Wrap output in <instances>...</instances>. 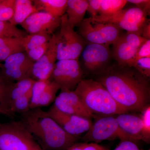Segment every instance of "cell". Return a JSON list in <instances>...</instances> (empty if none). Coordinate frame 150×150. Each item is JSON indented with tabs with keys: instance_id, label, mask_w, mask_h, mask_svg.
I'll return each instance as SVG.
<instances>
[{
	"instance_id": "obj_26",
	"label": "cell",
	"mask_w": 150,
	"mask_h": 150,
	"mask_svg": "<svg viewBox=\"0 0 150 150\" xmlns=\"http://www.w3.org/2000/svg\"><path fill=\"white\" fill-rule=\"evenodd\" d=\"M127 3L126 0H101L99 15L114 14L123 9Z\"/></svg>"
},
{
	"instance_id": "obj_27",
	"label": "cell",
	"mask_w": 150,
	"mask_h": 150,
	"mask_svg": "<svg viewBox=\"0 0 150 150\" xmlns=\"http://www.w3.org/2000/svg\"><path fill=\"white\" fill-rule=\"evenodd\" d=\"M32 93V90L13 100L11 104V112L16 115V113L22 114L29 111Z\"/></svg>"
},
{
	"instance_id": "obj_41",
	"label": "cell",
	"mask_w": 150,
	"mask_h": 150,
	"mask_svg": "<svg viewBox=\"0 0 150 150\" xmlns=\"http://www.w3.org/2000/svg\"><path fill=\"white\" fill-rule=\"evenodd\" d=\"M2 1V0H0V3Z\"/></svg>"
},
{
	"instance_id": "obj_4",
	"label": "cell",
	"mask_w": 150,
	"mask_h": 150,
	"mask_svg": "<svg viewBox=\"0 0 150 150\" xmlns=\"http://www.w3.org/2000/svg\"><path fill=\"white\" fill-rule=\"evenodd\" d=\"M20 120L0 125V150H41Z\"/></svg>"
},
{
	"instance_id": "obj_42",
	"label": "cell",
	"mask_w": 150,
	"mask_h": 150,
	"mask_svg": "<svg viewBox=\"0 0 150 150\" xmlns=\"http://www.w3.org/2000/svg\"><path fill=\"white\" fill-rule=\"evenodd\" d=\"M1 122H0V125H1Z\"/></svg>"
},
{
	"instance_id": "obj_23",
	"label": "cell",
	"mask_w": 150,
	"mask_h": 150,
	"mask_svg": "<svg viewBox=\"0 0 150 150\" xmlns=\"http://www.w3.org/2000/svg\"><path fill=\"white\" fill-rule=\"evenodd\" d=\"M25 51L22 38H0V63L13 54Z\"/></svg>"
},
{
	"instance_id": "obj_24",
	"label": "cell",
	"mask_w": 150,
	"mask_h": 150,
	"mask_svg": "<svg viewBox=\"0 0 150 150\" xmlns=\"http://www.w3.org/2000/svg\"><path fill=\"white\" fill-rule=\"evenodd\" d=\"M52 35L45 33L30 34L22 38V46L25 52L36 48L38 46L48 43L51 40Z\"/></svg>"
},
{
	"instance_id": "obj_32",
	"label": "cell",
	"mask_w": 150,
	"mask_h": 150,
	"mask_svg": "<svg viewBox=\"0 0 150 150\" xmlns=\"http://www.w3.org/2000/svg\"><path fill=\"white\" fill-rule=\"evenodd\" d=\"M49 41L25 52V53L32 61L36 62L46 53L49 46Z\"/></svg>"
},
{
	"instance_id": "obj_40",
	"label": "cell",
	"mask_w": 150,
	"mask_h": 150,
	"mask_svg": "<svg viewBox=\"0 0 150 150\" xmlns=\"http://www.w3.org/2000/svg\"><path fill=\"white\" fill-rule=\"evenodd\" d=\"M1 63H0V68H1Z\"/></svg>"
},
{
	"instance_id": "obj_15",
	"label": "cell",
	"mask_w": 150,
	"mask_h": 150,
	"mask_svg": "<svg viewBox=\"0 0 150 150\" xmlns=\"http://www.w3.org/2000/svg\"><path fill=\"white\" fill-rule=\"evenodd\" d=\"M21 26L29 34L42 33L52 35L61 25V18H56L43 11L32 14Z\"/></svg>"
},
{
	"instance_id": "obj_34",
	"label": "cell",
	"mask_w": 150,
	"mask_h": 150,
	"mask_svg": "<svg viewBox=\"0 0 150 150\" xmlns=\"http://www.w3.org/2000/svg\"><path fill=\"white\" fill-rule=\"evenodd\" d=\"M144 57H150V39L146 40L142 43L138 49L134 59Z\"/></svg>"
},
{
	"instance_id": "obj_18",
	"label": "cell",
	"mask_w": 150,
	"mask_h": 150,
	"mask_svg": "<svg viewBox=\"0 0 150 150\" xmlns=\"http://www.w3.org/2000/svg\"><path fill=\"white\" fill-rule=\"evenodd\" d=\"M115 117L120 128L136 142L143 141L146 142L141 117L127 113L118 114Z\"/></svg>"
},
{
	"instance_id": "obj_30",
	"label": "cell",
	"mask_w": 150,
	"mask_h": 150,
	"mask_svg": "<svg viewBox=\"0 0 150 150\" xmlns=\"http://www.w3.org/2000/svg\"><path fill=\"white\" fill-rule=\"evenodd\" d=\"M129 67H133L142 74L150 78V57L134 59Z\"/></svg>"
},
{
	"instance_id": "obj_43",
	"label": "cell",
	"mask_w": 150,
	"mask_h": 150,
	"mask_svg": "<svg viewBox=\"0 0 150 150\" xmlns=\"http://www.w3.org/2000/svg\"><path fill=\"white\" fill-rule=\"evenodd\" d=\"M149 150H150L149 149Z\"/></svg>"
},
{
	"instance_id": "obj_38",
	"label": "cell",
	"mask_w": 150,
	"mask_h": 150,
	"mask_svg": "<svg viewBox=\"0 0 150 150\" xmlns=\"http://www.w3.org/2000/svg\"><path fill=\"white\" fill-rule=\"evenodd\" d=\"M142 36L146 40L150 39V22L148 23L143 29Z\"/></svg>"
},
{
	"instance_id": "obj_20",
	"label": "cell",
	"mask_w": 150,
	"mask_h": 150,
	"mask_svg": "<svg viewBox=\"0 0 150 150\" xmlns=\"http://www.w3.org/2000/svg\"><path fill=\"white\" fill-rule=\"evenodd\" d=\"M13 83L0 71V113L11 118L16 115L11 110L10 93Z\"/></svg>"
},
{
	"instance_id": "obj_2",
	"label": "cell",
	"mask_w": 150,
	"mask_h": 150,
	"mask_svg": "<svg viewBox=\"0 0 150 150\" xmlns=\"http://www.w3.org/2000/svg\"><path fill=\"white\" fill-rule=\"evenodd\" d=\"M20 121L42 150H67L79 139L64 131L41 108L21 114Z\"/></svg>"
},
{
	"instance_id": "obj_9",
	"label": "cell",
	"mask_w": 150,
	"mask_h": 150,
	"mask_svg": "<svg viewBox=\"0 0 150 150\" xmlns=\"http://www.w3.org/2000/svg\"><path fill=\"white\" fill-rule=\"evenodd\" d=\"M83 77V71L79 60L63 59L55 64L50 79L59 86L61 90L74 91Z\"/></svg>"
},
{
	"instance_id": "obj_8",
	"label": "cell",
	"mask_w": 150,
	"mask_h": 150,
	"mask_svg": "<svg viewBox=\"0 0 150 150\" xmlns=\"http://www.w3.org/2000/svg\"><path fill=\"white\" fill-rule=\"evenodd\" d=\"M123 33L115 24L93 22L89 18H84L79 26V34L87 43L109 46L115 43Z\"/></svg>"
},
{
	"instance_id": "obj_39",
	"label": "cell",
	"mask_w": 150,
	"mask_h": 150,
	"mask_svg": "<svg viewBox=\"0 0 150 150\" xmlns=\"http://www.w3.org/2000/svg\"><path fill=\"white\" fill-rule=\"evenodd\" d=\"M103 150H108V149H106V148H104V149Z\"/></svg>"
},
{
	"instance_id": "obj_35",
	"label": "cell",
	"mask_w": 150,
	"mask_h": 150,
	"mask_svg": "<svg viewBox=\"0 0 150 150\" xmlns=\"http://www.w3.org/2000/svg\"><path fill=\"white\" fill-rule=\"evenodd\" d=\"M101 0H88V1L87 10L90 14L91 17L99 15Z\"/></svg>"
},
{
	"instance_id": "obj_28",
	"label": "cell",
	"mask_w": 150,
	"mask_h": 150,
	"mask_svg": "<svg viewBox=\"0 0 150 150\" xmlns=\"http://www.w3.org/2000/svg\"><path fill=\"white\" fill-rule=\"evenodd\" d=\"M27 35L23 30L19 29L9 22H0V38H22Z\"/></svg>"
},
{
	"instance_id": "obj_37",
	"label": "cell",
	"mask_w": 150,
	"mask_h": 150,
	"mask_svg": "<svg viewBox=\"0 0 150 150\" xmlns=\"http://www.w3.org/2000/svg\"><path fill=\"white\" fill-rule=\"evenodd\" d=\"M127 2L134 4L137 7L144 11L148 15L149 14L150 8V1L149 0H129Z\"/></svg>"
},
{
	"instance_id": "obj_12",
	"label": "cell",
	"mask_w": 150,
	"mask_h": 150,
	"mask_svg": "<svg viewBox=\"0 0 150 150\" xmlns=\"http://www.w3.org/2000/svg\"><path fill=\"white\" fill-rule=\"evenodd\" d=\"M4 62L0 68L1 72L10 80L17 81L32 78L34 62L30 59L25 51L11 55Z\"/></svg>"
},
{
	"instance_id": "obj_7",
	"label": "cell",
	"mask_w": 150,
	"mask_h": 150,
	"mask_svg": "<svg viewBox=\"0 0 150 150\" xmlns=\"http://www.w3.org/2000/svg\"><path fill=\"white\" fill-rule=\"evenodd\" d=\"M119 139L121 142H136L119 127L115 116H102L98 118L82 138L86 143H98L104 141Z\"/></svg>"
},
{
	"instance_id": "obj_33",
	"label": "cell",
	"mask_w": 150,
	"mask_h": 150,
	"mask_svg": "<svg viewBox=\"0 0 150 150\" xmlns=\"http://www.w3.org/2000/svg\"><path fill=\"white\" fill-rule=\"evenodd\" d=\"M104 147L93 143H76L67 150H103Z\"/></svg>"
},
{
	"instance_id": "obj_17",
	"label": "cell",
	"mask_w": 150,
	"mask_h": 150,
	"mask_svg": "<svg viewBox=\"0 0 150 150\" xmlns=\"http://www.w3.org/2000/svg\"><path fill=\"white\" fill-rule=\"evenodd\" d=\"M60 87L54 81H36L32 88L30 108H41L54 102Z\"/></svg>"
},
{
	"instance_id": "obj_6",
	"label": "cell",
	"mask_w": 150,
	"mask_h": 150,
	"mask_svg": "<svg viewBox=\"0 0 150 150\" xmlns=\"http://www.w3.org/2000/svg\"><path fill=\"white\" fill-rule=\"evenodd\" d=\"M148 15L138 7L123 9L112 15H97L89 18L93 22L109 23L118 26L126 32L135 33L142 36V31L146 24L149 22Z\"/></svg>"
},
{
	"instance_id": "obj_11",
	"label": "cell",
	"mask_w": 150,
	"mask_h": 150,
	"mask_svg": "<svg viewBox=\"0 0 150 150\" xmlns=\"http://www.w3.org/2000/svg\"><path fill=\"white\" fill-rule=\"evenodd\" d=\"M81 56L86 69L96 75L110 65L112 51L108 45L87 43Z\"/></svg>"
},
{
	"instance_id": "obj_44",
	"label": "cell",
	"mask_w": 150,
	"mask_h": 150,
	"mask_svg": "<svg viewBox=\"0 0 150 150\" xmlns=\"http://www.w3.org/2000/svg\"></svg>"
},
{
	"instance_id": "obj_21",
	"label": "cell",
	"mask_w": 150,
	"mask_h": 150,
	"mask_svg": "<svg viewBox=\"0 0 150 150\" xmlns=\"http://www.w3.org/2000/svg\"><path fill=\"white\" fill-rule=\"evenodd\" d=\"M33 4L38 11H43L56 18L66 12L68 0H35Z\"/></svg>"
},
{
	"instance_id": "obj_31",
	"label": "cell",
	"mask_w": 150,
	"mask_h": 150,
	"mask_svg": "<svg viewBox=\"0 0 150 150\" xmlns=\"http://www.w3.org/2000/svg\"><path fill=\"white\" fill-rule=\"evenodd\" d=\"M142 118L143 131L146 143H149L150 140V106L145 108L142 111Z\"/></svg>"
},
{
	"instance_id": "obj_16",
	"label": "cell",
	"mask_w": 150,
	"mask_h": 150,
	"mask_svg": "<svg viewBox=\"0 0 150 150\" xmlns=\"http://www.w3.org/2000/svg\"><path fill=\"white\" fill-rule=\"evenodd\" d=\"M57 55L56 35L53 34L46 53L33 64L32 79L35 81L49 79L57 60Z\"/></svg>"
},
{
	"instance_id": "obj_13",
	"label": "cell",
	"mask_w": 150,
	"mask_h": 150,
	"mask_svg": "<svg viewBox=\"0 0 150 150\" xmlns=\"http://www.w3.org/2000/svg\"><path fill=\"white\" fill-rule=\"evenodd\" d=\"M46 112L64 131L73 137L79 138L81 134L86 133L92 125L91 119L62 112L54 104Z\"/></svg>"
},
{
	"instance_id": "obj_29",
	"label": "cell",
	"mask_w": 150,
	"mask_h": 150,
	"mask_svg": "<svg viewBox=\"0 0 150 150\" xmlns=\"http://www.w3.org/2000/svg\"><path fill=\"white\" fill-rule=\"evenodd\" d=\"M16 0H2L0 3V22L9 21L14 11Z\"/></svg>"
},
{
	"instance_id": "obj_5",
	"label": "cell",
	"mask_w": 150,
	"mask_h": 150,
	"mask_svg": "<svg viewBox=\"0 0 150 150\" xmlns=\"http://www.w3.org/2000/svg\"><path fill=\"white\" fill-rule=\"evenodd\" d=\"M59 32L56 34L57 60H79L87 43L76 32L68 21L67 15L61 18Z\"/></svg>"
},
{
	"instance_id": "obj_22",
	"label": "cell",
	"mask_w": 150,
	"mask_h": 150,
	"mask_svg": "<svg viewBox=\"0 0 150 150\" xmlns=\"http://www.w3.org/2000/svg\"><path fill=\"white\" fill-rule=\"evenodd\" d=\"M38 11L33 1L16 0L13 16L8 22L14 25L21 24L31 15Z\"/></svg>"
},
{
	"instance_id": "obj_14",
	"label": "cell",
	"mask_w": 150,
	"mask_h": 150,
	"mask_svg": "<svg viewBox=\"0 0 150 150\" xmlns=\"http://www.w3.org/2000/svg\"><path fill=\"white\" fill-rule=\"evenodd\" d=\"M53 104L60 111L68 114L78 115L91 120L94 116L86 107L74 91L61 90L59 95L56 97Z\"/></svg>"
},
{
	"instance_id": "obj_36",
	"label": "cell",
	"mask_w": 150,
	"mask_h": 150,
	"mask_svg": "<svg viewBox=\"0 0 150 150\" xmlns=\"http://www.w3.org/2000/svg\"><path fill=\"white\" fill-rule=\"evenodd\" d=\"M114 150H141L135 142L130 141L121 142Z\"/></svg>"
},
{
	"instance_id": "obj_10",
	"label": "cell",
	"mask_w": 150,
	"mask_h": 150,
	"mask_svg": "<svg viewBox=\"0 0 150 150\" xmlns=\"http://www.w3.org/2000/svg\"><path fill=\"white\" fill-rule=\"evenodd\" d=\"M146 40L135 33H123L112 45V58L119 64L130 66L138 49Z\"/></svg>"
},
{
	"instance_id": "obj_25",
	"label": "cell",
	"mask_w": 150,
	"mask_h": 150,
	"mask_svg": "<svg viewBox=\"0 0 150 150\" xmlns=\"http://www.w3.org/2000/svg\"><path fill=\"white\" fill-rule=\"evenodd\" d=\"M35 81L32 78H27L13 83L10 93L11 104L13 100L18 98L31 91Z\"/></svg>"
},
{
	"instance_id": "obj_19",
	"label": "cell",
	"mask_w": 150,
	"mask_h": 150,
	"mask_svg": "<svg viewBox=\"0 0 150 150\" xmlns=\"http://www.w3.org/2000/svg\"><path fill=\"white\" fill-rule=\"evenodd\" d=\"M88 5L87 0H68L66 14L72 27H79L83 21Z\"/></svg>"
},
{
	"instance_id": "obj_1",
	"label": "cell",
	"mask_w": 150,
	"mask_h": 150,
	"mask_svg": "<svg viewBox=\"0 0 150 150\" xmlns=\"http://www.w3.org/2000/svg\"><path fill=\"white\" fill-rule=\"evenodd\" d=\"M96 75L95 80L128 112H142L149 105V78L133 67L115 63Z\"/></svg>"
},
{
	"instance_id": "obj_3",
	"label": "cell",
	"mask_w": 150,
	"mask_h": 150,
	"mask_svg": "<svg viewBox=\"0 0 150 150\" xmlns=\"http://www.w3.org/2000/svg\"><path fill=\"white\" fill-rule=\"evenodd\" d=\"M74 91L93 115L96 113L103 116L114 115L128 112L116 102L102 84L95 80L83 79Z\"/></svg>"
}]
</instances>
